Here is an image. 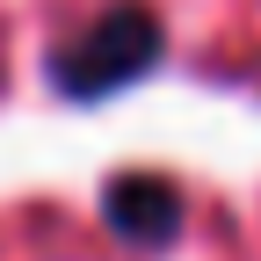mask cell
I'll use <instances>...</instances> for the list:
<instances>
[{"label":"cell","mask_w":261,"mask_h":261,"mask_svg":"<svg viewBox=\"0 0 261 261\" xmlns=\"http://www.w3.org/2000/svg\"><path fill=\"white\" fill-rule=\"evenodd\" d=\"M160 51H167V29H160V15L138 8V0H116V8H109V15H94L73 44H58L51 80H58L65 94H80V102H102V94L130 87Z\"/></svg>","instance_id":"obj_1"},{"label":"cell","mask_w":261,"mask_h":261,"mask_svg":"<svg viewBox=\"0 0 261 261\" xmlns=\"http://www.w3.org/2000/svg\"><path fill=\"white\" fill-rule=\"evenodd\" d=\"M102 211H109L116 232H123V240H138V247H167V240L181 232V218H189L181 189H174L167 174H116Z\"/></svg>","instance_id":"obj_2"}]
</instances>
